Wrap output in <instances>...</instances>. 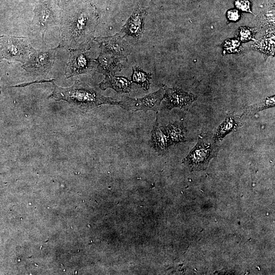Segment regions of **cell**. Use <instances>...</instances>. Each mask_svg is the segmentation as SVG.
I'll return each instance as SVG.
<instances>
[{"label": "cell", "instance_id": "obj_7", "mask_svg": "<svg viewBox=\"0 0 275 275\" xmlns=\"http://www.w3.org/2000/svg\"><path fill=\"white\" fill-rule=\"evenodd\" d=\"M90 48L70 49V56L65 68L66 78L87 74L94 69L96 64L90 57Z\"/></svg>", "mask_w": 275, "mask_h": 275}, {"label": "cell", "instance_id": "obj_1", "mask_svg": "<svg viewBox=\"0 0 275 275\" xmlns=\"http://www.w3.org/2000/svg\"><path fill=\"white\" fill-rule=\"evenodd\" d=\"M99 23L95 6L83 0H71L60 16L62 46L70 49L90 48L89 43Z\"/></svg>", "mask_w": 275, "mask_h": 275}, {"label": "cell", "instance_id": "obj_25", "mask_svg": "<svg viewBox=\"0 0 275 275\" xmlns=\"http://www.w3.org/2000/svg\"><path fill=\"white\" fill-rule=\"evenodd\" d=\"M67 1H68V0H67Z\"/></svg>", "mask_w": 275, "mask_h": 275}, {"label": "cell", "instance_id": "obj_15", "mask_svg": "<svg viewBox=\"0 0 275 275\" xmlns=\"http://www.w3.org/2000/svg\"><path fill=\"white\" fill-rule=\"evenodd\" d=\"M161 128L167 133L169 146L186 141V130L182 122L170 123Z\"/></svg>", "mask_w": 275, "mask_h": 275}, {"label": "cell", "instance_id": "obj_9", "mask_svg": "<svg viewBox=\"0 0 275 275\" xmlns=\"http://www.w3.org/2000/svg\"><path fill=\"white\" fill-rule=\"evenodd\" d=\"M94 40L99 44L101 50L118 57L127 58L131 52L130 45L119 33L112 36L95 37Z\"/></svg>", "mask_w": 275, "mask_h": 275}, {"label": "cell", "instance_id": "obj_10", "mask_svg": "<svg viewBox=\"0 0 275 275\" xmlns=\"http://www.w3.org/2000/svg\"><path fill=\"white\" fill-rule=\"evenodd\" d=\"M163 99L166 100V108L171 109L174 107L187 109L190 105L197 99V96L185 92L181 89L170 88L163 85Z\"/></svg>", "mask_w": 275, "mask_h": 275}, {"label": "cell", "instance_id": "obj_17", "mask_svg": "<svg viewBox=\"0 0 275 275\" xmlns=\"http://www.w3.org/2000/svg\"><path fill=\"white\" fill-rule=\"evenodd\" d=\"M132 74L131 76V82L141 86L145 91L149 89L152 74L144 71L140 67L134 66L132 67Z\"/></svg>", "mask_w": 275, "mask_h": 275}, {"label": "cell", "instance_id": "obj_22", "mask_svg": "<svg viewBox=\"0 0 275 275\" xmlns=\"http://www.w3.org/2000/svg\"><path fill=\"white\" fill-rule=\"evenodd\" d=\"M258 29L247 26H241L238 29L239 39L243 42L255 40L254 36Z\"/></svg>", "mask_w": 275, "mask_h": 275}, {"label": "cell", "instance_id": "obj_6", "mask_svg": "<svg viewBox=\"0 0 275 275\" xmlns=\"http://www.w3.org/2000/svg\"><path fill=\"white\" fill-rule=\"evenodd\" d=\"M60 46L46 50L34 49L22 68L34 76L47 75L54 64L57 50Z\"/></svg>", "mask_w": 275, "mask_h": 275}, {"label": "cell", "instance_id": "obj_8", "mask_svg": "<svg viewBox=\"0 0 275 275\" xmlns=\"http://www.w3.org/2000/svg\"><path fill=\"white\" fill-rule=\"evenodd\" d=\"M164 94V90L162 88L142 98H132L123 96L121 100L119 101V106L124 109L133 112L138 111H143L144 112L148 111L157 112L159 109Z\"/></svg>", "mask_w": 275, "mask_h": 275}, {"label": "cell", "instance_id": "obj_2", "mask_svg": "<svg viewBox=\"0 0 275 275\" xmlns=\"http://www.w3.org/2000/svg\"><path fill=\"white\" fill-rule=\"evenodd\" d=\"M54 89L49 98L56 100H63L81 108H91L102 104L118 105L119 101L105 97L78 80L68 88H62L53 83Z\"/></svg>", "mask_w": 275, "mask_h": 275}, {"label": "cell", "instance_id": "obj_20", "mask_svg": "<svg viewBox=\"0 0 275 275\" xmlns=\"http://www.w3.org/2000/svg\"><path fill=\"white\" fill-rule=\"evenodd\" d=\"M274 106V96L267 98L265 100L257 104L248 106L245 108L244 114L247 115H254L256 113L264 109Z\"/></svg>", "mask_w": 275, "mask_h": 275}, {"label": "cell", "instance_id": "obj_16", "mask_svg": "<svg viewBox=\"0 0 275 275\" xmlns=\"http://www.w3.org/2000/svg\"><path fill=\"white\" fill-rule=\"evenodd\" d=\"M253 49L265 56L273 55L274 52V29L266 31L265 35L252 45Z\"/></svg>", "mask_w": 275, "mask_h": 275}, {"label": "cell", "instance_id": "obj_11", "mask_svg": "<svg viewBox=\"0 0 275 275\" xmlns=\"http://www.w3.org/2000/svg\"><path fill=\"white\" fill-rule=\"evenodd\" d=\"M127 59L101 50L97 58L94 59L96 70L105 76L115 75L116 72L122 70L123 63L127 61Z\"/></svg>", "mask_w": 275, "mask_h": 275}, {"label": "cell", "instance_id": "obj_12", "mask_svg": "<svg viewBox=\"0 0 275 275\" xmlns=\"http://www.w3.org/2000/svg\"><path fill=\"white\" fill-rule=\"evenodd\" d=\"M147 15V10L136 7L121 30L134 38H140L144 32L145 20Z\"/></svg>", "mask_w": 275, "mask_h": 275}, {"label": "cell", "instance_id": "obj_23", "mask_svg": "<svg viewBox=\"0 0 275 275\" xmlns=\"http://www.w3.org/2000/svg\"><path fill=\"white\" fill-rule=\"evenodd\" d=\"M235 5L238 9L242 11L252 13L251 10L250 3L248 0H236Z\"/></svg>", "mask_w": 275, "mask_h": 275}, {"label": "cell", "instance_id": "obj_13", "mask_svg": "<svg viewBox=\"0 0 275 275\" xmlns=\"http://www.w3.org/2000/svg\"><path fill=\"white\" fill-rule=\"evenodd\" d=\"M102 90L112 88L118 93H129L131 90V81L124 76L115 75H106L99 84Z\"/></svg>", "mask_w": 275, "mask_h": 275}, {"label": "cell", "instance_id": "obj_21", "mask_svg": "<svg viewBox=\"0 0 275 275\" xmlns=\"http://www.w3.org/2000/svg\"><path fill=\"white\" fill-rule=\"evenodd\" d=\"M225 53H239L243 50L240 41L235 38L226 40L223 44Z\"/></svg>", "mask_w": 275, "mask_h": 275}, {"label": "cell", "instance_id": "obj_18", "mask_svg": "<svg viewBox=\"0 0 275 275\" xmlns=\"http://www.w3.org/2000/svg\"><path fill=\"white\" fill-rule=\"evenodd\" d=\"M257 28H262L266 31L274 29V6L269 7L258 16L256 22Z\"/></svg>", "mask_w": 275, "mask_h": 275}, {"label": "cell", "instance_id": "obj_3", "mask_svg": "<svg viewBox=\"0 0 275 275\" xmlns=\"http://www.w3.org/2000/svg\"><path fill=\"white\" fill-rule=\"evenodd\" d=\"M61 10L58 0H38L34 10L32 25L34 31L39 32L44 42L45 32L60 24Z\"/></svg>", "mask_w": 275, "mask_h": 275}, {"label": "cell", "instance_id": "obj_19", "mask_svg": "<svg viewBox=\"0 0 275 275\" xmlns=\"http://www.w3.org/2000/svg\"><path fill=\"white\" fill-rule=\"evenodd\" d=\"M237 126L236 120L233 117H227L218 127L214 136V140H221L227 134L235 129Z\"/></svg>", "mask_w": 275, "mask_h": 275}, {"label": "cell", "instance_id": "obj_4", "mask_svg": "<svg viewBox=\"0 0 275 275\" xmlns=\"http://www.w3.org/2000/svg\"><path fill=\"white\" fill-rule=\"evenodd\" d=\"M34 48L24 37L0 36V60L25 63Z\"/></svg>", "mask_w": 275, "mask_h": 275}, {"label": "cell", "instance_id": "obj_5", "mask_svg": "<svg viewBox=\"0 0 275 275\" xmlns=\"http://www.w3.org/2000/svg\"><path fill=\"white\" fill-rule=\"evenodd\" d=\"M218 151V146L213 143L199 140L182 162L192 171L204 170Z\"/></svg>", "mask_w": 275, "mask_h": 275}, {"label": "cell", "instance_id": "obj_14", "mask_svg": "<svg viewBox=\"0 0 275 275\" xmlns=\"http://www.w3.org/2000/svg\"><path fill=\"white\" fill-rule=\"evenodd\" d=\"M149 144L159 155H163L168 151V138L159 127L157 116L151 131Z\"/></svg>", "mask_w": 275, "mask_h": 275}, {"label": "cell", "instance_id": "obj_24", "mask_svg": "<svg viewBox=\"0 0 275 275\" xmlns=\"http://www.w3.org/2000/svg\"><path fill=\"white\" fill-rule=\"evenodd\" d=\"M227 16L229 20L236 21L239 19L240 15L238 10L232 9L227 12Z\"/></svg>", "mask_w": 275, "mask_h": 275}]
</instances>
